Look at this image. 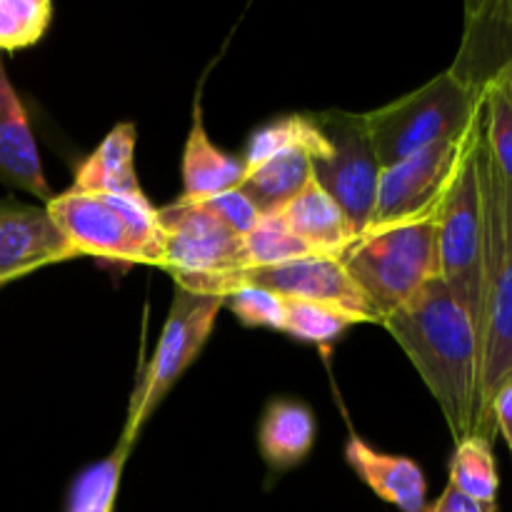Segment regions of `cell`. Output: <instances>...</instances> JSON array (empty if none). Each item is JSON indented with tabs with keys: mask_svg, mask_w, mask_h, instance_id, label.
Returning <instances> with one entry per match:
<instances>
[{
	"mask_svg": "<svg viewBox=\"0 0 512 512\" xmlns=\"http://www.w3.org/2000/svg\"><path fill=\"white\" fill-rule=\"evenodd\" d=\"M313 413L295 400H275L265 408L260 420V453L273 470H290L303 463L315 445Z\"/></svg>",
	"mask_w": 512,
	"mask_h": 512,
	"instance_id": "ac0fdd59",
	"label": "cell"
},
{
	"mask_svg": "<svg viewBox=\"0 0 512 512\" xmlns=\"http://www.w3.org/2000/svg\"><path fill=\"white\" fill-rule=\"evenodd\" d=\"M75 193L95 195H140L143 188L135 173V125L120 123L103 143L75 170Z\"/></svg>",
	"mask_w": 512,
	"mask_h": 512,
	"instance_id": "e0dca14e",
	"label": "cell"
},
{
	"mask_svg": "<svg viewBox=\"0 0 512 512\" xmlns=\"http://www.w3.org/2000/svg\"><path fill=\"white\" fill-rule=\"evenodd\" d=\"M345 460L385 503L395 505L400 512H428V483L415 460L380 453L358 435H353L345 445Z\"/></svg>",
	"mask_w": 512,
	"mask_h": 512,
	"instance_id": "5bb4252c",
	"label": "cell"
},
{
	"mask_svg": "<svg viewBox=\"0 0 512 512\" xmlns=\"http://www.w3.org/2000/svg\"><path fill=\"white\" fill-rule=\"evenodd\" d=\"M248 175V165L238 155L215 148L203 125L200 103H195L193 125L183 150V195L185 200H205L210 195L240 188Z\"/></svg>",
	"mask_w": 512,
	"mask_h": 512,
	"instance_id": "2e32d148",
	"label": "cell"
},
{
	"mask_svg": "<svg viewBox=\"0 0 512 512\" xmlns=\"http://www.w3.org/2000/svg\"><path fill=\"white\" fill-rule=\"evenodd\" d=\"M480 100V95L445 70L413 93L373 113H363L380 168L400 163L435 143L465 138L480 110Z\"/></svg>",
	"mask_w": 512,
	"mask_h": 512,
	"instance_id": "277c9868",
	"label": "cell"
},
{
	"mask_svg": "<svg viewBox=\"0 0 512 512\" xmlns=\"http://www.w3.org/2000/svg\"><path fill=\"white\" fill-rule=\"evenodd\" d=\"M0 288H3V285H0Z\"/></svg>",
	"mask_w": 512,
	"mask_h": 512,
	"instance_id": "4dcf8cb0",
	"label": "cell"
},
{
	"mask_svg": "<svg viewBox=\"0 0 512 512\" xmlns=\"http://www.w3.org/2000/svg\"><path fill=\"white\" fill-rule=\"evenodd\" d=\"M480 110L490 158L512 193V65L485 88Z\"/></svg>",
	"mask_w": 512,
	"mask_h": 512,
	"instance_id": "7402d4cb",
	"label": "cell"
},
{
	"mask_svg": "<svg viewBox=\"0 0 512 512\" xmlns=\"http://www.w3.org/2000/svg\"><path fill=\"white\" fill-rule=\"evenodd\" d=\"M428 512H493V510L480 508L478 503H473L470 498H465L460 490H455L453 485L448 483V488L440 493V498L435 500L433 508H428Z\"/></svg>",
	"mask_w": 512,
	"mask_h": 512,
	"instance_id": "f546056e",
	"label": "cell"
},
{
	"mask_svg": "<svg viewBox=\"0 0 512 512\" xmlns=\"http://www.w3.org/2000/svg\"><path fill=\"white\" fill-rule=\"evenodd\" d=\"M450 485L478 503L480 508L498 512V468H495L493 440L470 435L455 443L450 460Z\"/></svg>",
	"mask_w": 512,
	"mask_h": 512,
	"instance_id": "ffe728a7",
	"label": "cell"
},
{
	"mask_svg": "<svg viewBox=\"0 0 512 512\" xmlns=\"http://www.w3.org/2000/svg\"><path fill=\"white\" fill-rule=\"evenodd\" d=\"M223 303L225 300L218 295L193 293V290L175 285L173 305H170L168 320H165V328L160 333L158 348L150 358L143 383L135 388L133 398H130L123 443H135L145 420L155 413L165 395L173 390V385L183 378L185 370L198 358L203 345L208 343L210 333H213L215 318H218Z\"/></svg>",
	"mask_w": 512,
	"mask_h": 512,
	"instance_id": "8992f818",
	"label": "cell"
},
{
	"mask_svg": "<svg viewBox=\"0 0 512 512\" xmlns=\"http://www.w3.org/2000/svg\"><path fill=\"white\" fill-rule=\"evenodd\" d=\"M490 415H493L495 430L505 438V443L512 450V383L505 385L498 395H495L493 405H490Z\"/></svg>",
	"mask_w": 512,
	"mask_h": 512,
	"instance_id": "f1b7e54d",
	"label": "cell"
},
{
	"mask_svg": "<svg viewBox=\"0 0 512 512\" xmlns=\"http://www.w3.org/2000/svg\"><path fill=\"white\" fill-rule=\"evenodd\" d=\"M463 143L465 138L435 143L380 170L378 198L368 230L435 213L453 178Z\"/></svg>",
	"mask_w": 512,
	"mask_h": 512,
	"instance_id": "9c48e42d",
	"label": "cell"
},
{
	"mask_svg": "<svg viewBox=\"0 0 512 512\" xmlns=\"http://www.w3.org/2000/svg\"><path fill=\"white\" fill-rule=\"evenodd\" d=\"M313 118L328 140L325 153L310 160L313 180L338 203L358 238L368 230L373 218L383 170L365 128V115L328 110Z\"/></svg>",
	"mask_w": 512,
	"mask_h": 512,
	"instance_id": "52a82bcc",
	"label": "cell"
},
{
	"mask_svg": "<svg viewBox=\"0 0 512 512\" xmlns=\"http://www.w3.org/2000/svg\"><path fill=\"white\" fill-rule=\"evenodd\" d=\"M225 308L233 310L248 328H285V298L263 288H238L225 295Z\"/></svg>",
	"mask_w": 512,
	"mask_h": 512,
	"instance_id": "4316f807",
	"label": "cell"
},
{
	"mask_svg": "<svg viewBox=\"0 0 512 512\" xmlns=\"http://www.w3.org/2000/svg\"><path fill=\"white\" fill-rule=\"evenodd\" d=\"M383 325L428 385L455 443L470 435L493 440L480 405L478 330L448 285L428 283Z\"/></svg>",
	"mask_w": 512,
	"mask_h": 512,
	"instance_id": "6da1fadb",
	"label": "cell"
},
{
	"mask_svg": "<svg viewBox=\"0 0 512 512\" xmlns=\"http://www.w3.org/2000/svg\"><path fill=\"white\" fill-rule=\"evenodd\" d=\"M45 208L55 228L63 233V238L78 255L148 265L143 245L138 243L130 225L125 223L108 195L65 190V193L53 195Z\"/></svg>",
	"mask_w": 512,
	"mask_h": 512,
	"instance_id": "30bf717a",
	"label": "cell"
},
{
	"mask_svg": "<svg viewBox=\"0 0 512 512\" xmlns=\"http://www.w3.org/2000/svg\"><path fill=\"white\" fill-rule=\"evenodd\" d=\"M53 18L50 0H0V50L35 45Z\"/></svg>",
	"mask_w": 512,
	"mask_h": 512,
	"instance_id": "484cf974",
	"label": "cell"
},
{
	"mask_svg": "<svg viewBox=\"0 0 512 512\" xmlns=\"http://www.w3.org/2000/svg\"><path fill=\"white\" fill-rule=\"evenodd\" d=\"M243 245L248 268H268V265H280L290 263V260L308 258V255H318L298 235L290 233L288 225L283 223L278 213L263 215L260 223L245 235Z\"/></svg>",
	"mask_w": 512,
	"mask_h": 512,
	"instance_id": "603a6c76",
	"label": "cell"
},
{
	"mask_svg": "<svg viewBox=\"0 0 512 512\" xmlns=\"http://www.w3.org/2000/svg\"><path fill=\"white\" fill-rule=\"evenodd\" d=\"M478 173L483 193V323H480V405L490 435H495V395L512 383V193L490 158L478 120Z\"/></svg>",
	"mask_w": 512,
	"mask_h": 512,
	"instance_id": "7a4b0ae2",
	"label": "cell"
},
{
	"mask_svg": "<svg viewBox=\"0 0 512 512\" xmlns=\"http://www.w3.org/2000/svg\"><path fill=\"white\" fill-rule=\"evenodd\" d=\"M435 213L365 230L340 255L348 275L378 315V323H385L425 285L440 278Z\"/></svg>",
	"mask_w": 512,
	"mask_h": 512,
	"instance_id": "3957f363",
	"label": "cell"
},
{
	"mask_svg": "<svg viewBox=\"0 0 512 512\" xmlns=\"http://www.w3.org/2000/svg\"><path fill=\"white\" fill-rule=\"evenodd\" d=\"M313 180L308 150H285L265 163L248 170L240 183V193L248 195L260 215H275Z\"/></svg>",
	"mask_w": 512,
	"mask_h": 512,
	"instance_id": "d6986e66",
	"label": "cell"
},
{
	"mask_svg": "<svg viewBox=\"0 0 512 512\" xmlns=\"http://www.w3.org/2000/svg\"><path fill=\"white\" fill-rule=\"evenodd\" d=\"M195 203L205 205L215 218L223 220L230 230H235V233L243 235V238L260 223V218H263L260 210L248 200V195L240 193V188L225 190V193L210 195V198L195 200Z\"/></svg>",
	"mask_w": 512,
	"mask_h": 512,
	"instance_id": "83f0119b",
	"label": "cell"
},
{
	"mask_svg": "<svg viewBox=\"0 0 512 512\" xmlns=\"http://www.w3.org/2000/svg\"><path fill=\"white\" fill-rule=\"evenodd\" d=\"M512 65V0L470 3L463 48L453 68L463 85L483 98L485 88Z\"/></svg>",
	"mask_w": 512,
	"mask_h": 512,
	"instance_id": "7c38bea8",
	"label": "cell"
},
{
	"mask_svg": "<svg viewBox=\"0 0 512 512\" xmlns=\"http://www.w3.org/2000/svg\"><path fill=\"white\" fill-rule=\"evenodd\" d=\"M478 120L465 135L455 173L438 205L440 280L468 310L480 335L483 323V193L478 173Z\"/></svg>",
	"mask_w": 512,
	"mask_h": 512,
	"instance_id": "5b68a950",
	"label": "cell"
},
{
	"mask_svg": "<svg viewBox=\"0 0 512 512\" xmlns=\"http://www.w3.org/2000/svg\"><path fill=\"white\" fill-rule=\"evenodd\" d=\"M0 183L35 195L43 200V205H48L53 198L45 183L28 115L5 75L3 63H0Z\"/></svg>",
	"mask_w": 512,
	"mask_h": 512,
	"instance_id": "4fadbf2b",
	"label": "cell"
},
{
	"mask_svg": "<svg viewBox=\"0 0 512 512\" xmlns=\"http://www.w3.org/2000/svg\"><path fill=\"white\" fill-rule=\"evenodd\" d=\"M155 218L165 240L163 268L173 278H203L248 268L243 235L230 230L205 205L178 198L165 208H155Z\"/></svg>",
	"mask_w": 512,
	"mask_h": 512,
	"instance_id": "ba28073f",
	"label": "cell"
},
{
	"mask_svg": "<svg viewBox=\"0 0 512 512\" xmlns=\"http://www.w3.org/2000/svg\"><path fill=\"white\" fill-rule=\"evenodd\" d=\"M78 258L45 205L0 198V285L43 265Z\"/></svg>",
	"mask_w": 512,
	"mask_h": 512,
	"instance_id": "8fae6325",
	"label": "cell"
},
{
	"mask_svg": "<svg viewBox=\"0 0 512 512\" xmlns=\"http://www.w3.org/2000/svg\"><path fill=\"white\" fill-rule=\"evenodd\" d=\"M130 448H133V445L120 440V445L115 448L113 455L100 460L98 465L88 468L78 480H75L73 493H70L68 512H113L120 473H123V465Z\"/></svg>",
	"mask_w": 512,
	"mask_h": 512,
	"instance_id": "cb8c5ba5",
	"label": "cell"
},
{
	"mask_svg": "<svg viewBox=\"0 0 512 512\" xmlns=\"http://www.w3.org/2000/svg\"><path fill=\"white\" fill-rule=\"evenodd\" d=\"M278 215L290 233L318 255L340 258L355 240L345 213L315 180H310Z\"/></svg>",
	"mask_w": 512,
	"mask_h": 512,
	"instance_id": "9a60e30c",
	"label": "cell"
},
{
	"mask_svg": "<svg viewBox=\"0 0 512 512\" xmlns=\"http://www.w3.org/2000/svg\"><path fill=\"white\" fill-rule=\"evenodd\" d=\"M353 325V318H348L340 310L328 308V305L308 303V300L285 298V328L283 333L293 335L295 340L315 345L335 343L345 330Z\"/></svg>",
	"mask_w": 512,
	"mask_h": 512,
	"instance_id": "d4e9b609",
	"label": "cell"
},
{
	"mask_svg": "<svg viewBox=\"0 0 512 512\" xmlns=\"http://www.w3.org/2000/svg\"><path fill=\"white\" fill-rule=\"evenodd\" d=\"M295 148L308 150L310 160L323 155L328 148V140H325L323 130L318 128L313 115H288V118H280L258 128L250 138L243 160L248 170H253L255 165L265 163L273 155Z\"/></svg>",
	"mask_w": 512,
	"mask_h": 512,
	"instance_id": "44dd1931",
	"label": "cell"
}]
</instances>
